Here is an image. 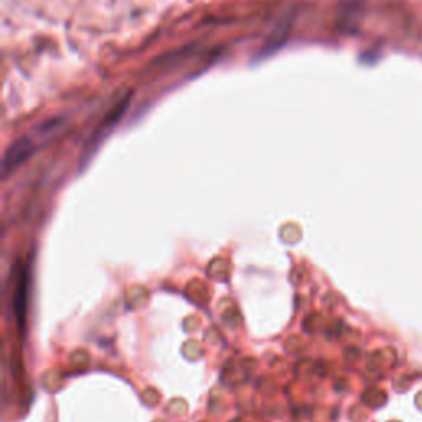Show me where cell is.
<instances>
[{
  "label": "cell",
  "instance_id": "cell-2",
  "mask_svg": "<svg viewBox=\"0 0 422 422\" xmlns=\"http://www.w3.org/2000/svg\"><path fill=\"white\" fill-rule=\"evenodd\" d=\"M27 296H28V272L22 271L20 277H18L16 292H13V311H16L17 323L22 332H23V325H25Z\"/></svg>",
  "mask_w": 422,
  "mask_h": 422
},
{
  "label": "cell",
  "instance_id": "cell-1",
  "mask_svg": "<svg viewBox=\"0 0 422 422\" xmlns=\"http://www.w3.org/2000/svg\"><path fill=\"white\" fill-rule=\"evenodd\" d=\"M33 150H35V144H33L30 137H20V139L13 142V144L8 147L6 155H4L2 162V171L4 176L12 174L13 170H17L18 167L30 159Z\"/></svg>",
  "mask_w": 422,
  "mask_h": 422
}]
</instances>
